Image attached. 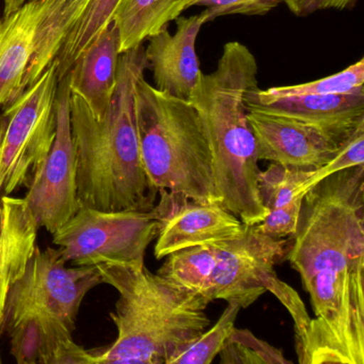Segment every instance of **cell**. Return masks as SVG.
Masks as SVG:
<instances>
[{"label": "cell", "mask_w": 364, "mask_h": 364, "mask_svg": "<svg viewBox=\"0 0 364 364\" xmlns=\"http://www.w3.org/2000/svg\"><path fill=\"white\" fill-rule=\"evenodd\" d=\"M4 326H5V313H0V336L3 333ZM0 363H1V357H0Z\"/></svg>", "instance_id": "29"}, {"label": "cell", "mask_w": 364, "mask_h": 364, "mask_svg": "<svg viewBox=\"0 0 364 364\" xmlns=\"http://www.w3.org/2000/svg\"><path fill=\"white\" fill-rule=\"evenodd\" d=\"M193 0H119L112 22L119 31L120 54L142 46L168 28Z\"/></svg>", "instance_id": "19"}, {"label": "cell", "mask_w": 364, "mask_h": 364, "mask_svg": "<svg viewBox=\"0 0 364 364\" xmlns=\"http://www.w3.org/2000/svg\"><path fill=\"white\" fill-rule=\"evenodd\" d=\"M283 3V0H193L191 7H206L202 14L206 23L225 16H262L269 14Z\"/></svg>", "instance_id": "26"}, {"label": "cell", "mask_w": 364, "mask_h": 364, "mask_svg": "<svg viewBox=\"0 0 364 364\" xmlns=\"http://www.w3.org/2000/svg\"><path fill=\"white\" fill-rule=\"evenodd\" d=\"M27 0H5V11L4 18H7L12 12L16 11L18 8L22 7Z\"/></svg>", "instance_id": "28"}, {"label": "cell", "mask_w": 364, "mask_h": 364, "mask_svg": "<svg viewBox=\"0 0 364 364\" xmlns=\"http://www.w3.org/2000/svg\"><path fill=\"white\" fill-rule=\"evenodd\" d=\"M358 0H283L289 11L297 16H306L321 10L350 9Z\"/></svg>", "instance_id": "27"}, {"label": "cell", "mask_w": 364, "mask_h": 364, "mask_svg": "<svg viewBox=\"0 0 364 364\" xmlns=\"http://www.w3.org/2000/svg\"><path fill=\"white\" fill-rule=\"evenodd\" d=\"M247 117L259 161L315 170L328 163L341 146L318 127L289 117L249 108Z\"/></svg>", "instance_id": "11"}, {"label": "cell", "mask_w": 364, "mask_h": 364, "mask_svg": "<svg viewBox=\"0 0 364 364\" xmlns=\"http://www.w3.org/2000/svg\"><path fill=\"white\" fill-rule=\"evenodd\" d=\"M364 166L331 174L302 199L285 259L314 318L296 341L301 364H364Z\"/></svg>", "instance_id": "1"}, {"label": "cell", "mask_w": 364, "mask_h": 364, "mask_svg": "<svg viewBox=\"0 0 364 364\" xmlns=\"http://www.w3.org/2000/svg\"><path fill=\"white\" fill-rule=\"evenodd\" d=\"M225 364H291L282 350L257 338L247 329L234 328L220 353Z\"/></svg>", "instance_id": "23"}, {"label": "cell", "mask_w": 364, "mask_h": 364, "mask_svg": "<svg viewBox=\"0 0 364 364\" xmlns=\"http://www.w3.org/2000/svg\"><path fill=\"white\" fill-rule=\"evenodd\" d=\"M152 210H101L80 206L53 234L65 262L75 266L144 264L149 245L156 238Z\"/></svg>", "instance_id": "7"}, {"label": "cell", "mask_w": 364, "mask_h": 364, "mask_svg": "<svg viewBox=\"0 0 364 364\" xmlns=\"http://www.w3.org/2000/svg\"><path fill=\"white\" fill-rule=\"evenodd\" d=\"M204 24L203 14L178 18L174 35L166 28L149 38L144 52L152 69L155 88L172 97L189 100L201 71L196 42Z\"/></svg>", "instance_id": "12"}, {"label": "cell", "mask_w": 364, "mask_h": 364, "mask_svg": "<svg viewBox=\"0 0 364 364\" xmlns=\"http://www.w3.org/2000/svg\"><path fill=\"white\" fill-rule=\"evenodd\" d=\"M54 0H27L0 22V108L22 95L42 23Z\"/></svg>", "instance_id": "15"}, {"label": "cell", "mask_w": 364, "mask_h": 364, "mask_svg": "<svg viewBox=\"0 0 364 364\" xmlns=\"http://www.w3.org/2000/svg\"><path fill=\"white\" fill-rule=\"evenodd\" d=\"M152 212L157 220V259L191 247L238 237L247 225L220 202H201L180 193L159 189Z\"/></svg>", "instance_id": "10"}, {"label": "cell", "mask_w": 364, "mask_h": 364, "mask_svg": "<svg viewBox=\"0 0 364 364\" xmlns=\"http://www.w3.org/2000/svg\"><path fill=\"white\" fill-rule=\"evenodd\" d=\"M146 68L142 46L120 55L116 90L109 108L100 118L82 97L71 95L80 206L149 212L156 203L159 189L142 163L136 120V85Z\"/></svg>", "instance_id": "2"}, {"label": "cell", "mask_w": 364, "mask_h": 364, "mask_svg": "<svg viewBox=\"0 0 364 364\" xmlns=\"http://www.w3.org/2000/svg\"><path fill=\"white\" fill-rule=\"evenodd\" d=\"M120 55L118 28L112 22L68 73L72 95L82 97L99 118L106 114L114 97Z\"/></svg>", "instance_id": "16"}, {"label": "cell", "mask_w": 364, "mask_h": 364, "mask_svg": "<svg viewBox=\"0 0 364 364\" xmlns=\"http://www.w3.org/2000/svg\"><path fill=\"white\" fill-rule=\"evenodd\" d=\"M118 3L119 0H91L86 11L70 29L57 55L58 82L69 73L76 60L109 26Z\"/></svg>", "instance_id": "21"}, {"label": "cell", "mask_w": 364, "mask_h": 364, "mask_svg": "<svg viewBox=\"0 0 364 364\" xmlns=\"http://www.w3.org/2000/svg\"><path fill=\"white\" fill-rule=\"evenodd\" d=\"M39 229L24 198L0 197V313L35 252Z\"/></svg>", "instance_id": "18"}, {"label": "cell", "mask_w": 364, "mask_h": 364, "mask_svg": "<svg viewBox=\"0 0 364 364\" xmlns=\"http://www.w3.org/2000/svg\"><path fill=\"white\" fill-rule=\"evenodd\" d=\"M136 120L142 163L157 189L201 202H219L212 151L205 129L188 100L136 85Z\"/></svg>", "instance_id": "4"}, {"label": "cell", "mask_w": 364, "mask_h": 364, "mask_svg": "<svg viewBox=\"0 0 364 364\" xmlns=\"http://www.w3.org/2000/svg\"><path fill=\"white\" fill-rule=\"evenodd\" d=\"M6 330L18 363L95 364L92 351L76 344L71 330L50 313H27Z\"/></svg>", "instance_id": "14"}, {"label": "cell", "mask_w": 364, "mask_h": 364, "mask_svg": "<svg viewBox=\"0 0 364 364\" xmlns=\"http://www.w3.org/2000/svg\"><path fill=\"white\" fill-rule=\"evenodd\" d=\"M97 268L119 293L110 313L118 336L107 348L91 350L95 364H170L210 327L203 296L144 264Z\"/></svg>", "instance_id": "3"}, {"label": "cell", "mask_w": 364, "mask_h": 364, "mask_svg": "<svg viewBox=\"0 0 364 364\" xmlns=\"http://www.w3.org/2000/svg\"><path fill=\"white\" fill-rule=\"evenodd\" d=\"M358 166H364V122L358 125L357 129L338 146L336 154L328 163L318 169L313 170L306 182V191L331 174Z\"/></svg>", "instance_id": "25"}, {"label": "cell", "mask_w": 364, "mask_h": 364, "mask_svg": "<svg viewBox=\"0 0 364 364\" xmlns=\"http://www.w3.org/2000/svg\"><path fill=\"white\" fill-rule=\"evenodd\" d=\"M287 247L289 240L266 235L257 225H247L238 237L168 255L159 274L210 304L225 300L248 308L267 291L266 282L285 259Z\"/></svg>", "instance_id": "5"}, {"label": "cell", "mask_w": 364, "mask_h": 364, "mask_svg": "<svg viewBox=\"0 0 364 364\" xmlns=\"http://www.w3.org/2000/svg\"><path fill=\"white\" fill-rule=\"evenodd\" d=\"M71 95L67 74L57 89L54 142L24 197L38 227L44 228L50 234L60 229L80 208L70 114Z\"/></svg>", "instance_id": "9"}, {"label": "cell", "mask_w": 364, "mask_h": 364, "mask_svg": "<svg viewBox=\"0 0 364 364\" xmlns=\"http://www.w3.org/2000/svg\"><path fill=\"white\" fill-rule=\"evenodd\" d=\"M91 0H54L46 14L36 44L35 54L27 68L22 93L35 84L54 63L70 29L86 11Z\"/></svg>", "instance_id": "20"}, {"label": "cell", "mask_w": 364, "mask_h": 364, "mask_svg": "<svg viewBox=\"0 0 364 364\" xmlns=\"http://www.w3.org/2000/svg\"><path fill=\"white\" fill-rule=\"evenodd\" d=\"M59 249L36 247L20 279L12 285L5 306L4 330L33 311L50 313L72 332L85 296L103 283L97 266H65Z\"/></svg>", "instance_id": "8"}, {"label": "cell", "mask_w": 364, "mask_h": 364, "mask_svg": "<svg viewBox=\"0 0 364 364\" xmlns=\"http://www.w3.org/2000/svg\"><path fill=\"white\" fill-rule=\"evenodd\" d=\"M247 107L308 123L340 144L364 122V95L267 97L257 88L249 93Z\"/></svg>", "instance_id": "13"}, {"label": "cell", "mask_w": 364, "mask_h": 364, "mask_svg": "<svg viewBox=\"0 0 364 364\" xmlns=\"http://www.w3.org/2000/svg\"><path fill=\"white\" fill-rule=\"evenodd\" d=\"M58 63L0 114V197L28 189L56 136Z\"/></svg>", "instance_id": "6"}, {"label": "cell", "mask_w": 364, "mask_h": 364, "mask_svg": "<svg viewBox=\"0 0 364 364\" xmlns=\"http://www.w3.org/2000/svg\"><path fill=\"white\" fill-rule=\"evenodd\" d=\"M312 171L276 163L259 171V197L267 212L266 218L257 225L262 233L274 238H285L294 233Z\"/></svg>", "instance_id": "17"}, {"label": "cell", "mask_w": 364, "mask_h": 364, "mask_svg": "<svg viewBox=\"0 0 364 364\" xmlns=\"http://www.w3.org/2000/svg\"><path fill=\"white\" fill-rule=\"evenodd\" d=\"M240 310V304L229 302L218 321L210 330L204 331L188 348L176 355L170 364L212 363L235 328Z\"/></svg>", "instance_id": "24"}, {"label": "cell", "mask_w": 364, "mask_h": 364, "mask_svg": "<svg viewBox=\"0 0 364 364\" xmlns=\"http://www.w3.org/2000/svg\"><path fill=\"white\" fill-rule=\"evenodd\" d=\"M259 93L267 97H302V95H364V59L343 71L314 82L294 86L272 87Z\"/></svg>", "instance_id": "22"}]
</instances>
